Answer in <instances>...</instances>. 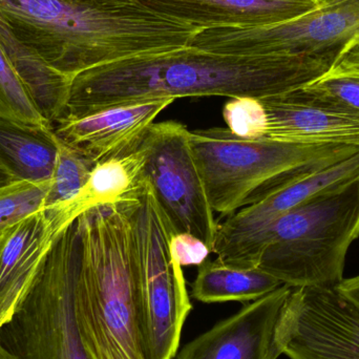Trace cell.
<instances>
[{
    "instance_id": "1",
    "label": "cell",
    "mask_w": 359,
    "mask_h": 359,
    "mask_svg": "<svg viewBox=\"0 0 359 359\" xmlns=\"http://www.w3.org/2000/svg\"><path fill=\"white\" fill-rule=\"evenodd\" d=\"M314 81L309 69L292 57L241 56L188 46L80 73L72 82L65 115L158 98H263Z\"/></svg>"
},
{
    "instance_id": "2",
    "label": "cell",
    "mask_w": 359,
    "mask_h": 359,
    "mask_svg": "<svg viewBox=\"0 0 359 359\" xmlns=\"http://www.w3.org/2000/svg\"><path fill=\"white\" fill-rule=\"evenodd\" d=\"M12 35L53 69L80 73L191 44L200 29L137 0H0Z\"/></svg>"
},
{
    "instance_id": "3",
    "label": "cell",
    "mask_w": 359,
    "mask_h": 359,
    "mask_svg": "<svg viewBox=\"0 0 359 359\" xmlns=\"http://www.w3.org/2000/svg\"><path fill=\"white\" fill-rule=\"evenodd\" d=\"M80 253L74 316L90 359H147L140 322L134 238L121 200L76 219Z\"/></svg>"
},
{
    "instance_id": "4",
    "label": "cell",
    "mask_w": 359,
    "mask_h": 359,
    "mask_svg": "<svg viewBox=\"0 0 359 359\" xmlns=\"http://www.w3.org/2000/svg\"><path fill=\"white\" fill-rule=\"evenodd\" d=\"M189 142L211 208L222 217L359 151L353 147L242 138L219 128L190 132Z\"/></svg>"
},
{
    "instance_id": "5",
    "label": "cell",
    "mask_w": 359,
    "mask_h": 359,
    "mask_svg": "<svg viewBox=\"0 0 359 359\" xmlns=\"http://www.w3.org/2000/svg\"><path fill=\"white\" fill-rule=\"evenodd\" d=\"M359 238V178L316 194L264 234L257 268L292 288L337 287Z\"/></svg>"
},
{
    "instance_id": "6",
    "label": "cell",
    "mask_w": 359,
    "mask_h": 359,
    "mask_svg": "<svg viewBox=\"0 0 359 359\" xmlns=\"http://www.w3.org/2000/svg\"><path fill=\"white\" fill-rule=\"evenodd\" d=\"M121 202L134 238L139 322L145 356L174 359L192 310L183 267L170 255L174 230L147 182Z\"/></svg>"
},
{
    "instance_id": "7",
    "label": "cell",
    "mask_w": 359,
    "mask_h": 359,
    "mask_svg": "<svg viewBox=\"0 0 359 359\" xmlns=\"http://www.w3.org/2000/svg\"><path fill=\"white\" fill-rule=\"evenodd\" d=\"M79 253L75 221L55 243L12 320L0 329L4 345L17 359H90L74 316Z\"/></svg>"
},
{
    "instance_id": "8",
    "label": "cell",
    "mask_w": 359,
    "mask_h": 359,
    "mask_svg": "<svg viewBox=\"0 0 359 359\" xmlns=\"http://www.w3.org/2000/svg\"><path fill=\"white\" fill-rule=\"evenodd\" d=\"M359 37V0H323L312 12L280 25L201 29L190 46L241 56L299 59L320 79Z\"/></svg>"
},
{
    "instance_id": "9",
    "label": "cell",
    "mask_w": 359,
    "mask_h": 359,
    "mask_svg": "<svg viewBox=\"0 0 359 359\" xmlns=\"http://www.w3.org/2000/svg\"><path fill=\"white\" fill-rule=\"evenodd\" d=\"M223 118L242 138L359 147L358 109L306 86L263 98L230 99Z\"/></svg>"
},
{
    "instance_id": "10",
    "label": "cell",
    "mask_w": 359,
    "mask_h": 359,
    "mask_svg": "<svg viewBox=\"0 0 359 359\" xmlns=\"http://www.w3.org/2000/svg\"><path fill=\"white\" fill-rule=\"evenodd\" d=\"M190 130L176 121L153 123L138 149L144 155L145 182L174 233H189L212 252L215 221L189 142Z\"/></svg>"
},
{
    "instance_id": "11",
    "label": "cell",
    "mask_w": 359,
    "mask_h": 359,
    "mask_svg": "<svg viewBox=\"0 0 359 359\" xmlns=\"http://www.w3.org/2000/svg\"><path fill=\"white\" fill-rule=\"evenodd\" d=\"M276 343L290 359H359V310L337 287L291 288Z\"/></svg>"
},
{
    "instance_id": "12",
    "label": "cell",
    "mask_w": 359,
    "mask_h": 359,
    "mask_svg": "<svg viewBox=\"0 0 359 359\" xmlns=\"http://www.w3.org/2000/svg\"><path fill=\"white\" fill-rule=\"evenodd\" d=\"M358 178L359 151L349 159L276 188L219 224L212 252L227 265L257 268L262 238L278 217L320 192Z\"/></svg>"
},
{
    "instance_id": "13",
    "label": "cell",
    "mask_w": 359,
    "mask_h": 359,
    "mask_svg": "<svg viewBox=\"0 0 359 359\" xmlns=\"http://www.w3.org/2000/svg\"><path fill=\"white\" fill-rule=\"evenodd\" d=\"M83 212L76 200L46 207L0 236V329L33 288L60 234Z\"/></svg>"
},
{
    "instance_id": "14",
    "label": "cell",
    "mask_w": 359,
    "mask_h": 359,
    "mask_svg": "<svg viewBox=\"0 0 359 359\" xmlns=\"http://www.w3.org/2000/svg\"><path fill=\"white\" fill-rule=\"evenodd\" d=\"M292 287L282 285L245 305L180 349L174 359H278V318Z\"/></svg>"
},
{
    "instance_id": "15",
    "label": "cell",
    "mask_w": 359,
    "mask_h": 359,
    "mask_svg": "<svg viewBox=\"0 0 359 359\" xmlns=\"http://www.w3.org/2000/svg\"><path fill=\"white\" fill-rule=\"evenodd\" d=\"M174 101L151 99L88 115H65L52 128L59 139L81 149L98 164L136 151L156 118Z\"/></svg>"
},
{
    "instance_id": "16",
    "label": "cell",
    "mask_w": 359,
    "mask_h": 359,
    "mask_svg": "<svg viewBox=\"0 0 359 359\" xmlns=\"http://www.w3.org/2000/svg\"><path fill=\"white\" fill-rule=\"evenodd\" d=\"M162 16L198 29L280 25L318 8L323 0H137Z\"/></svg>"
},
{
    "instance_id": "17",
    "label": "cell",
    "mask_w": 359,
    "mask_h": 359,
    "mask_svg": "<svg viewBox=\"0 0 359 359\" xmlns=\"http://www.w3.org/2000/svg\"><path fill=\"white\" fill-rule=\"evenodd\" d=\"M0 46L42 117L53 126L67 113L73 79L23 46L0 18Z\"/></svg>"
},
{
    "instance_id": "18",
    "label": "cell",
    "mask_w": 359,
    "mask_h": 359,
    "mask_svg": "<svg viewBox=\"0 0 359 359\" xmlns=\"http://www.w3.org/2000/svg\"><path fill=\"white\" fill-rule=\"evenodd\" d=\"M57 144L58 138L53 128L21 126L0 118V158L17 179H52Z\"/></svg>"
},
{
    "instance_id": "19",
    "label": "cell",
    "mask_w": 359,
    "mask_h": 359,
    "mask_svg": "<svg viewBox=\"0 0 359 359\" xmlns=\"http://www.w3.org/2000/svg\"><path fill=\"white\" fill-rule=\"evenodd\" d=\"M191 297L204 304L253 302L282 286V283L259 268L233 267L215 259L198 266Z\"/></svg>"
},
{
    "instance_id": "20",
    "label": "cell",
    "mask_w": 359,
    "mask_h": 359,
    "mask_svg": "<svg viewBox=\"0 0 359 359\" xmlns=\"http://www.w3.org/2000/svg\"><path fill=\"white\" fill-rule=\"evenodd\" d=\"M144 155L137 149L121 157L95 166L86 187L77 196L86 210L103 203L115 202L142 187Z\"/></svg>"
},
{
    "instance_id": "21",
    "label": "cell",
    "mask_w": 359,
    "mask_h": 359,
    "mask_svg": "<svg viewBox=\"0 0 359 359\" xmlns=\"http://www.w3.org/2000/svg\"><path fill=\"white\" fill-rule=\"evenodd\" d=\"M57 136V135H56ZM58 138V137H57ZM56 165L46 207L75 200L90 178L96 162L81 149L58 138Z\"/></svg>"
},
{
    "instance_id": "22",
    "label": "cell",
    "mask_w": 359,
    "mask_h": 359,
    "mask_svg": "<svg viewBox=\"0 0 359 359\" xmlns=\"http://www.w3.org/2000/svg\"><path fill=\"white\" fill-rule=\"evenodd\" d=\"M52 179H16L0 185V236L22 219L46 208Z\"/></svg>"
},
{
    "instance_id": "23",
    "label": "cell",
    "mask_w": 359,
    "mask_h": 359,
    "mask_svg": "<svg viewBox=\"0 0 359 359\" xmlns=\"http://www.w3.org/2000/svg\"><path fill=\"white\" fill-rule=\"evenodd\" d=\"M0 118L33 128H52L42 117L0 46Z\"/></svg>"
},
{
    "instance_id": "24",
    "label": "cell",
    "mask_w": 359,
    "mask_h": 359,
    "mask_svg": "<svg viewBox=\"0 0 359 359\" xmlns=\"http://www.w3.org/2000/svg\"><path fill=\"white\" fill-rule=\"evenodd\" d=\"M312 92L335 99L359 111V74L327 73L305 86Z\"/></svg>"
},
{
    "instance_id": "25",
    "label": "cell",
    "mask_w": 359,
    "mask_h": 359,
    "mask_svg": "<svg viewBox=\"0 0 359 359\" xmlns=\"http://www.w3.org/2000/svg\"><path fill=\"white\" fill-rule=\"evenodd\" d=\"M170 251L172 259L181 267L200 266L206 261L211 252L206 244L189 233H176L172 236Z\"/></svg>"
},
{
    "instance_id": "26",
    "label": "cell",
    "mask_w": 359,
    "mask_h": 359,
    "mask_svg": "<svg viewBox=\"0 0 359 359\" xmlns=\"http://www.w3.org/2000/svg\"><path fill=\"white\" fill-rule=\"evenodd\" d=\"M329 72L335 74H359V37L341 52Z\"/></svg>"
},
{
    "instance_id": "27",
    "label": "cell",
    "mask_w": 359,
    "mask_h": 359,
    "mask_svg": "<svg viewBox=\"0 0 359 359\" xmlns=\"http://www.w3.org/2000/svg\"><path fill=\"white\" fill-rule=\"evenodd\" d=\"M337 288L359 310V276L344 280Z\"/></svg>"
},
{
    "instance_id": "28",
    "label": "cell",
    "mask_w": 359,
    "mask_h": 359,
    "mask_svg": "<svg viewBox=\"0 0 359 359\" xmlns=\"http://www.w3.org/2000/svg\"><path fill=\"white\" fill-rule=\"evenodd\" d=\"M16 179V176L13 174L12 170L4 163V161L0 160V185Z\"/></svg>"
},
{
    "instance_id": "29",
    "label": "cell",
    "mask_w": 359,
    "mask_h": 359,
    "mask_svg": "<svg viewBox=\"0 0 359 359\" xmlns=\"http://www.w3.org/2000/svg\"><path fill=\"white\" fill-rule=\"evenodd\" d=\"M0 359H17L16 356L6 347L0 335Z\"/></svg>"
},
{
    "instance_id": "30",
    "label": "cell",
    "mask_w": 359,
    "mask_h": 359,
    "mask_svg": "<svg viewBox=\"0 0 359 359\" xmlns=\"http://www.w3.org/2000/svg\"><path fill=\"white\" fill-rule=\"evenodd\" d=\"M0 160H1V158H0ZM1 161H2V160H1Z\"/></svg>"
}]
</instances>
